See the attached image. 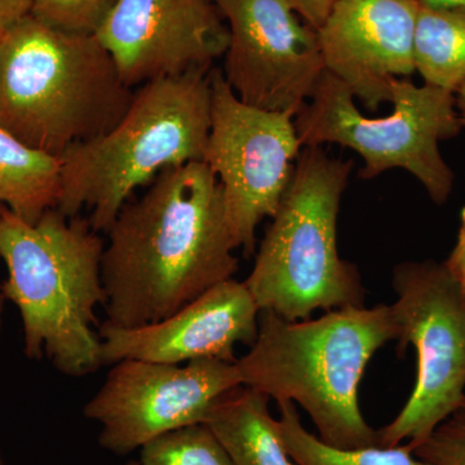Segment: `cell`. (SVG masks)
I'll return each mask as SVG.
<instances>
[{"mask_svg": "<svg viewBox=\"0 0 465 465\" xmlns=\"http://www.w3.org/2000/svg\"><path fill=\"white\" fill-rule=\"evenodd\" d=\"M115 0H34L30 16L60 32L94 35Z\"/></svg>", "mask_w": 465, "mask_h": 465, "instance_id": "obj_20", "label": "cell"}, {"mask_svg": "<svg viewBox=\"0 0 465 465\" xmlns=\"http://www.w3.org/2000/svg\"><path fill=\"white\" fill-rule=\"evenodd\" d=\"M211 125L203 162L222 185L235 246L250 258L256 250V229L277 213L304 146L292 113L244 104L222 70L211 72Z\"/></svg>", "mask_w": 465, "mask_h": 465, "instance_id": "obj_9", "label": "cell"}, {"mask_svg": "<svg viewBox=\"0 0 465 465\" xmlns=\"http://www.w3.org/2000/svg\"></svg>", "mask_w": 465, "mask_h": 465, "instance_id": "obj_30", "label": "cell"}, {"mask_svg": "<svg viewBox=\"0 0 465 465\" xmlns=\"http://www.w3.org/2000/svg\"><path fill=\"white\" fill-rule=\"evenodd\" d=\"M414 454L432 465H465V407L416 445Z\"/></svg>", "mask_w": 465, "mask_h": 465, "instance_id": "obj_21", "label": "cell"}, {"mask_svg": "<svg viewBox=\"0 0 465 465\" xmlns=\"http://www.w3.org/2000/svg\"><path fill=\"white\" fill-rule=\"evenodd\" d=\"M34 0H0V32L29 16Z\"/></svg>", "mask_w": 465, "mask_h": 465, "instance_id": "obj_23", "label": "cell"}, {"mask_svg": "<svg viewBox=\"0 0 465 465\" xmlns=\"http://www.w3.org/2000/svg\"><path fill=\"white\" fill-rule=\"evenodd\" d=\"M241 385L235 362L124 360L113 363L84 415L100 425L101 448L127 455L163 434L203 424L213 407Z\"/></svg>", "mask_w": 465, "mask_h": 465, "instance_id": "obj_10", "label": "cell"}, {"mask_svg": "<svg viewBox=\"0 0 465 465\" xmlns=\"http://www.w3.org/2000/svg\"><path fill=\"white\" fill-rule=\"evenodd\" d=\"M105 242L88 219L57 208L35 223L0 207L3 295L20 312L24 351L82 378L104 366L97 311L105 307L101 262Z\"/></svg>", "mask_w": 465, "mask_h": 465, "instance_id": "obj_3", "label": "cell"}, {"mask_svg": "<svg viewBox=\"0 0 465 465\" xmlns=\"http://www.w3.org/2000/svg\"><path fill=\"white\" fill-rule=\"evenodd\" d=\"M0 465H3L2 455H0Z\"/></svg>", "mask_w": 465, "mask_h": 465, "instance_id": "obj_29", "label": "cell"}, {"mask_svg": "<svg viewBox=\"0 0 465 465\" xmlns=\"http://www.w3.org/2000/svg\"><path fill=\"white\" fill-rule=\"evenodd\" d=\"M125 465H143V464L140 463V460L139 461L133 460V461H128V463Z\"/></svg>", "mask_w": 465, "mask_h": 465, "instance_id": "obj_28", "label": "cell"}, {"mask_svg": "<svg viewBox=\"0 0 465 465\" xmlns=\"http://www.w3.org/2000/svg\"><path fill=\"white\" fill-rule=\"evenodd\" d=\"M228 26L225 81L256 108L298 114L326 72L296 0H213Z\"/></svg>", "mask_w": 465, "mask_h": 465, "instance_id": "obj_11", "label": "cell"}, {"mask_svg": "<svg viewBox=\"0 0 465 465\" xmlns=\"http://www.w3.org/2000/svg\"><path fill=\"white\" fill-rule=\"evenodd\" d=\"M300 12L311 25L320 29L336 0H296Z\"/></svg>", "mask_w": 465, "mask_h": 465, "instance_id": "obj_24", "label": "cell"}, {"mask_svg": "<svg viewBox=\"0 0 465 465\" xmlns=\"http://www.w3.org/2000/svg\"><path fill=\"white\" fill-rule=\"evenodd\" d=\"M143 465H235L206 424H194L150 440L140 449Z\"/></svg>", "mask_w": 465, "mask_h": 465, "instance_id": "obj_19", "label": "cell"}, {"mask_svg": "<svg viewBox=\"0 0 465 465\" xmlns=\"http://www.w3.org/2000/svg\"><path fill=\"white\" fill-rule=\"evenodd\" d=\"M5 295H3L2 289H0V330H2V317L3 309H5Z\"/></svg>", "mask_w": 465, "mask_h": 465, "instance_id": "obj_27", "label": "cell"}, {"mask_svg": "<svg viewBox=\"0 0 465 465\" xmlns=\"http://www.w3.org/2000/svg\"><path fill=\"white\" fill-rule=\"evenodd\" d=\"M425 5H436V7L461 9L465 11V0H420Z\"/></svg>", "mask_w": 465, "mask_h": 465, "instance_id": "obj_26", "label": "cell"}, {"mask_svg": "<svg viewBox=\"0 0 465 465\" xmlns=\"http://www.w3.org/2000/svg\"><path fill=\"white\" fill-rule=\"evenodd\" d=\"M397 302L400 356L412 345L418 356L414 391L391 423L378 430V445L415 448L449 416L465 407V291L445 262L397 265L391 280Z\"/></svg>", "mask_w": 465, "mask_h": 465, "instance_id": "obj_8", "label": "cell"}, {"mask_svg": "<svg viewBox=\"0 0 465 465\" xmlns=\"http://www.w3.org/2000/svg\"><path fill=\"white\" fill-rule=\"evenodd\" d=\"M211 73L140 85L118 124L60 155L57 210L90 211L94 232H108L137 189L171 167L203 162L211 125Z\"/></svg>", "mask_w": 465, "mask_h": 465, "instance_id": "obj_5", "label": "cell"}, {"mask_svg": "<svg viewBox=\"0 0 465 465\" xmlns=\"http://www.w3.org/2000/svg\"><path fill=\"white\" fill-rule=\"evenodd\" d=\"M353 168L351 161L304 146L277 213L244 281L262 311L287 321L365 305L356 266L338 251V217Z\"/></svg>", "mask_w": 465, "mask_h": 465, "instance_id": "obj_6", "label": "cell"}, {"mask_svg": "<svg viewBox=\"0 0 465 465\" xmlns=\"http://www.w3.org/2000/svg\"><path fill=\"white\" fill-rule=\"evenodd\" d=\"M134 97L96 35L33 16L0 32V127L60 158L118 124Z\"/></svg>", "mask_w": 465, "mask_h": 465, "instance_id": "obj_4", "label": "cell"}, {"mask_svg": "<svg viewBox=\"0 0 465 465\" xmlns=\"http://www.w3.org/2000/svg\"><path fill=\"white\" fill-rule=\"evenodd\" d=\"M281 436L296 465H432L415 457L410 443L382 448L341 449L327 445L309 433L300 420L295 403H278Z\"/></svg>", "mask_w": 465, "mask_h": 465, "instance_id": "obj_18", "label": "cell"}, {"mask_svg": "<svg viewBox=\"0 0 465 465\" xmlns=\"http://www.w3.org/2000/svg\"><path fill=\"white\" fill-rule=\"evenodd\" d=\"M60 193V158L30 148L0 127V207L35 223L57 207Z\"/></svg>", "mask_w": 465, "mask_h": 465, "instance_id": "obj_16", "label": "cell"}, {"mask_svg": "<svg viewBox=\"0 0 465 465\" xmlns=\"http://www.w3.org/2000/svg\"><path fill=\"white\" fill-rule=\"evenodd\" d=\"M454 96L459 116H460L461 124H463V127H465V81L460 84V87L454 92Z\"/></svg>", "mask_w": 465, "mask_h": 465, "instance_id": "obj_25", "label": "cell"}, {"mask_svg": "<svg viewBox=\"0 0 465 465\" xmlns=\"http://www.w3.org/2000/svg\"><path fill=\"white\" fill-rule=\"evenodd\" d=\"M269 397L235 388L211 410L206 421L235 465H296L287 452Z\"/></svg>", "mask_w": 465, "mask_h": 465, "instance_id": "obj_15", "label": "cell"}, {"mask_svg": "<svg viewBox=\"0 0 465 465\" xmlns=\"http://www.w3.org/2000/svg\"><path fill=\"white\" fill-rule=\"evenodd\" d=\"M445 264L465 291V206L460 213V228H459L457 243Z\"/></svg>", "mask_w": 465, "mask_h": 465, "instance_id": "obj_22", "label": "cell"}, {"mask_svg": "<svg viewBox=\"0 0 465 465\" xmlns=\"http://www.w3.org/2000/svg\"><path fill=\"white\" fill-rule=\"evenodd\" d=\"M415 72L424 84L454 94L465 81V11L419 5L414 36Z\"/></svg>", "mask_w": 465, "mask_h": 465, "instance_id": "obj_17", "label": "cell"}, {"mask_svg": "<svg viewBox=\"0 0 465 465\" xmlns=\"http://www.w3.org/2000/svg\"><path fill=\"white\" fill-rule=\"evenodd\" d=\"M101 262L106 321L137 327L164 320L237 273L224 195L204 162L171 167L110 226Z\"/></svg>", "mask_w": 465, "mask_h": 465, "instance_id": "obj_1", "label": "cell"}, {"mask_svg": "<svg viewBox=\"0 0 465 465\" xmlns=\"http://www.w3.org/2000/svg\"><path fill=\"white\" fill-rule=\"evenodd\" d=\"M420 0H336L318 29L326 72L366 109L391 103V82L415 73Z\"/></svg>", "mask_w": 465, "mask_h": 465, "instance_id": "obj_14", "label": "cell"}, {"mask_svg": "<svg viewBox=\"0 0 465 465\" xmlns=\"http://www.w3.org/2000/svg\"><path fill=\"white\" fill-rule=\"evenodd\" d=\"M260 309L244 282L217 283L158 322L99 329L104 366L124 360L185 365L193 361L234 363L237 344L251 345L259 330Z\"/></svg>", "mask_w": 465, "mask_h": 465, "instance_id": "obj_13", "label": "cell"}, {"mask_svg": "<svg viewBox=\"0 0 465 465\" xmlns=\"http://www.w3.org/2000/svg\"><path fill=\"white\" fill-rule=\"evenodd\" d=\"M391 305L348 307L314 321L262 311L256 341L237 358L242 385L275 402L299 403L320 439L341 449L378 445L363 418L358 387L376 351L399 338Z\"/></svg>", "mask_w": 465, "mask_h": 465, "instance_id": "obj_2", "label": "cell"}, {"mask_svg": "<svg viewBox=\"0 0 465 465\" xmlns=\"http://www.w3.org/2000/svg\"><path fill=\"white\" fill-rule=\"evenodd\" d=\"M94 35L130 88L210 72L229 42L213 0H115Z\"/></svg>", "mask_w": 465, "mask_h": 465, "instance_id": "obj_12", "label": "cell"}, {"mask_svg": "<svg viewBox=\"0 0 465 465\" xmlns=\"http://www.w3.org/2000/svg\"><path fill=\"white\" fill-rule=\"evenodd\" d=\"M391 114L367 116L347 85L324 72L295 116L296 130L302 146L336 143L356 152L365 162L363 179L400 168L423 185L434 203H446L455 174L442 157L440 143L464 128L454 94L399 78L391 82Z\"/></svg>", "mask_w": 465, "mask_h": 465, "instance_id": "obj_7", "label": "cell"}]
</instances>
